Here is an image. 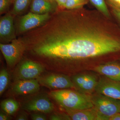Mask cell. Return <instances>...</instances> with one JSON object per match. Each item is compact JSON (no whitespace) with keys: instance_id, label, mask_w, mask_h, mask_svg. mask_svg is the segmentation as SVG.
I'll list each match as a JSON object with an SVG mask.
<instances>
[{"instance_id":"cell-12","label":"cell","mask_w":120,"mask_h":120,"mask_svg":"<svg viewBox=\"0 0 120 120\" xmlns=\"http://www.w3.org/2000/svg\"><path fill=\"white\" fill-rule=\"evenodd\" d=\"M39 89L38 80L34 79L17 80L13 85L12 90L16 94L24 95L35 93Z\"/></svg>"},{"instance_id":"cell-8","label":"cell","mask_w":120,"mask_h":120,"mask_svg":"<svg viewBox=\"0 0 120 120\" xmlns=\"http://www.w3.org/2000/svg\"><path fill=\"white\" fill-rule=\"evenodd\" d=\"M49 14H38L31 12L24 15L20 22V32H26L43 24L49 19Z\"/></svg>"},{"instance_id":"cell-25","label":"cell","mask_w":120,"mask_h":120,"mask_svg":"<svg viewBox=\"0 0 120 120\" xmlns=\"http://www.w3.org/2000/svg\"><path fill=\"white\" fill-rule=\"evenodd\" d=\"M31 118L33 120H47L45 115L42 114L34 113L32 114Z\"/></svg>"},{"instance_id":"cell-23","label":"cell","mask_w":120,"mask_h":120,"mask_svg":"<svg viewBox=\"0 0 120 120\" xmlns=\"http://www.w3.org/2000/svg\"><path fill=\"white\" fill-rule=\"evenodd\" d=\"M112 10V13L117 22L120 24V9L112 6H109Z\"/></svg>"},{"instance_id":"cell-13","label":"cell","mask_w":120,"mask_h":120,"mask_svg":"<svg viewBox=\"0 0 120 120\" xmlns=\"http://www.w3.org/2000/svg\"><path fill=\"white\" fill-rule=\"evenodd\" d=\"M94 71L100 75L114 81L120 82V64L110 62L98 65Z\"/></svg>"},{"instance_id":"cell-6","label":"cell","mask_w":120,"mask_h":120,"mask_svg":"<svg viewBox=\"0 0 120 120\" xmlns=\"http://www.w3.org/2000/svg\"><path fill=\"white\" fill-rule=\"evenodd\" d=\"M95 91L112 98L120 100V82L101 77L98 81Z\"/></svg>"},{"instance_id":"cell-17","label":"cell","mask_w":120,"mask_h":120,"mask_svg":"<svg viewBox=\"0 0 120 120\" xmlns=\"http://www.w3.org/2000/svg\"><path fill=\"white\" fill-rule=\"evenodd\" d=\"M1 109L7 114L12 115L17 111L19 108V103L12 99H7L1 103Z\"/></svg>"},{"instance_id":"cell-2","label":"cell","mask_w":120,"mask_h":120,"mask_svg":"<svg viewBox=\"0 0 120 120\" xmlns=\"http://www.w3.org/2000/svg\"><path fill=\"white\" fill-rule=\"evenodd\" d=\"M50 95L65 109H83L94 107L91 97L72 90L64 89L53 91Z\"/></svg>"},{"instance_id":"cell-26","label":"cell","mask_w":120,"mask_h":120,"mask_svg":"<svg viewBox=\"0 0 120 120\" xmlns=\"http://www.w3.org/2000/svg\"><path fill=\"white\" fill-rule=\"evenodd\" d=\"M67 0H56V2L57 4V5L61 8H64L65 5Z\"/></svg>"},{"instance_id":"cell-10","label":"cell","mask_w":120,"mask_h":120,"mask_svg":"<svg viewBox=\"0 0 120 120\" xmlns=\"http://www.w3.org/2000/svg\"><path fill=\"white\" fill-rule=\"evenodd\" d=\"M53 104L47 97L40 96L32 99L24 105V109L28 112L49 113L54 109Z\"/></svg>"},{"instance_id":"cell-21","label":"cell","mask_w":120,"mask_h":120,"mask_svg":"<svg viewBox=\"0 0 120 120\" xmlns=\"http://www.w3.org/2000/svg\"><path fill=\"white\" fill-rule=\"evenodd\" d=\"M11 0H0V13L7 11L11 4Z\"/></svg>"},{"instance_id":"cell-15","label":"cell","mask_w":120,"mask_h":120,"mask_svg":"<svg viewBox=\"0 0 120 120\" xmlns=\"http://www.w3.org/2000/svg\"><path fill=\"white\" fill-rule=\"evenodd\" d=\"M55 9L53 2L46 0H32L31 4L30 11L32 13L38 14L49 13Z\"/></svg>"},{"instance_id":"cell-1","label":"cell","mask_w":120,"mask_h":120,"mask_svg":"<svg viewBox=\"0 0 120 120\" xmlns=\"http://www.w3.org/2000/svg\"><path fill=\"white\" fill-rule=\"evenodd\" d=\"M34 48L39 56L65 60L93 58L120 52V39L96 20L82 15L64 20Z\"/></svg>"},{"instance_id":"cell-9","label":"cell","mask_w":120,"mask_h":120,"mask_svg":"<svg viewBox=\"0 0 120 120\" xmlns=\"http://www.w3.org/2000/svg\"><path fill=\"white\" fill-rule=\"evenodd\" d=\"M0 39L2 43H8L15 39L12 14L8 13L0 19Z\"/></svg>"},{"instance_id":"cell-28","label":"cell","mask_w":120,"mask_h":120,"mask_svg":"<svg viewBox=\"0 0 120 120\" xmlns=\"http://www.w3.org/2000/svg\"><path fill=\"white\" fill-rule=\"evenodd\" d=\"M10 120V117L6 114L2 112L0 113V120Z\"/></svg>"},{"instance_id":"cell-14","label":"cell","mask_w":120,"mask_h":120,"mask_svg":"<svg viewBox=\"0 0 120 120\" xmlns=\"http://www.w3.org/2000/svg\"><path fill=\"white\" fill-rule=\"evenodd\" d=\"M73 120H97V112L94 107L79 110L65 109Z\"/></svg>"},{"instance_id":"cell-29","label":"cell","mask_w":120,"mask_h":120,"mask_svg":"<svg viewBox=\"0 0 120 120\" xmlns=\"http://www.w3.org/2000/svg\"><path fill=\"white\" fill-rule=\"evenodd\" d=\"M109 120H120V112L115 114L112 116Z\"/></svg>"},{"instance_id":"cell-11","label":"cell","mask_w":120,"mask_h":120,"mask_svg":"<svg viewBox=\"0 0 120 120\" xmlns=\"http://www.w3.org/2000/svg\"><path fill=\"white\" fill-rule=\"evenodd\" d=\"M74 83L85 93L90 94L95 90L98 81L96 77L89 74H80L72 78Z\"/></svg>"},{"instance_id":"cell-4","label":"cell","mask_w":120,"mask_h":120,"mask_svg":"<svg viewBox=\"0 0 120 120\" xmlns=\"http://www.w3.org/2000/svg\"><path fill=\"white\" fill-rule=\"evenodd\" d=\"M0 49L7 64L12 67L20 59L25 47L20 41L15 39L9 44L1 43Z\"/></svg>"},{"instance_id":"cell-19","label":"cell","mask_w":120,"mask_h":120,"mask_svg":"<svg viewBox=\"0 0 120 120\" xmlns=\"http://www.w3.org/2000/svg\"><path fill=\"white\" fill-rule=\"evenodd\" d=\"M89 1V0H67L64 8L68 10H78L82 9Z\"/></svg>"},{"instance_id":"cell-5","label":"cell","mask_w":120,"mask_h":120,"mask_svg":"<svg viewBox=\"0 0 120 120\" xmlns=\"http://www.w3.org/2000/svg\"><path fill=\"white\" fill-rule=\"evenodd\" d=\"M38 80L42 86L52 89H67L75 86L73 82L64 75L52 74L41 77Z\"/></svg>"},{"instance_id":"cell-20","label":"cell","mask_w":120,"mask_h":120,"mask_svg":"<svg viewBox=\"0 0 120 120\" xmlns=\"http://www.w3.org/2000/svg\"><path fill=\"white\" fill-rule=\"evenodd\" d=\"M9 74L5 69H2L0 72V95H2L8 85Z\"/></svg>"},{"instance_id":"cell-22","label":"cell","mask_w":120,"mask_h":120,"mask_svg":"<svg viewBox=\"0 0 120 120\" xmlns=\"http://www.w3.org/2000/svg\"><path fill=\"white\" fill-rule=\"evenodd\" d=\"M50 120H71L68 114H54L50 116Z\"/></svg>"},{"instance_id":"cell-30","label":"cell","mask_w":120,"mask_h":120,"mask_svg":"<svg viewBox=\"0 0 120 120\" xmlns=\"http://www.w3.org/2000/svg\"><path fill=\"white\" fill-rule=\"evenodd\" d=\"M46 0L51 2H53L54 1H56V0Z\"/></svg>"},{"instance_id":"cell-16","label":"cell","mask_w":120,"mask_h":120,"mask_svg":"<svg viewBox=\"0 0 120 120\" xmlns=\"http://www.w3.org/2000/svg\"><path fill=\"white\" fill-rule=\"evenodd\" d=\"M98 11L108 19H110L111 15L105 0H89Z\"/></svg>"},{"instance_id":"cell-27","label":"cell","mask_w":120,"mask_h":120,"mask_svg":"<svg viewBox=\"0 0 120 120\" xmlns=\"http://www.w3.org/2000/svg\"><path fill=\"white\" fill-rule=\"evenodd\" d=\"M28 117L26 114L25 113H22L20 114L17 118L16 120H28Z\"/></svg>"},{"instance_id":"cell-7","label":"cell","mask_w":120,"mask_h":120,"mask_svg":"<svg viewBox=\"0 0 120 120\" xmlns=\"http://www.w3.org/2000/svg\"><path fill=\"white\" fill-rule=\"evenodd\" d=\"M44 71V68L37 62L26 61L21 65L16 75L17 80L34 79Z\"/></svg>"},{"instance_id":"cell-3","label":"cell","mask_w":120,"mask_h":120,"mask_svg":"<svg viewBox=\"0 0 120 120\" xmlns=\"http://www.w3.org/2000/svg\"><path fill=\"white\" fill-rule=\"evenodd\" d=\"M97 114V120H109L115 114L120 112V100L97 93L91 97Z\"/></svg>"},{"instance_id":"cell-24","label":"cell","mask_w":120,"mask_h":120,"mask_svg":"<svg viewBox=\"0 0 120 120\" xmlns=\"http://www.w3.org/2000/svg\"><path fill=\"white\" fill-rule=\"evenodd\" d=\"M107 4L120 9V0H105Z\"/></svg>"},{"instance_id":"cell-18","label":"cell","mask_w":120,"mask_h":120,"mask_svg":"<svg viewBox=\"0 0 120 120\" xmlns=\"http://www.w3.org/2000/svg\"><path fill=\"white\" fill-rule=\"evenodd\" d=\"M32 0H15L12 14L18 15L22 13L28 8Z\"/></svg>"}]
</instances>
